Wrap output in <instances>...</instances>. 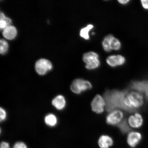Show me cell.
<instances>
[{
  "label": "cell",
  "mask_w": 148,
  "mask_h": 148,
  "mask_svg": "<svg viewBox=\"0 0 148 148\" xmlns=\"http://www.w3.org/2000/svg\"><path fill=\"white\" fill-rule=\"evenodd\" d=\"M126 90H108L104 94L106 110L108 112L116 108L123 109L129 112L125 104V99L127 94Z\"/></svg>",
  "instance_id": "cell-1"
},
{
  "label": "cell",
  "mask_w": 148,
  "mask_h": 148,
  "mask_svg": "<svg viewBox=\"0 0 148 148\" xmlns=\"http://www.w3.org/2000/svg\"><path fill=\"white\" fill-rule=\"evenodd\" d=\"M143 99L141 94L136 92H131L127 94L125 104L129 112L136 111L143 104Z\"/></svg>",
  "instance_id": "cell-2"
},
{
  "label": "cell",
  "mask_w": 148,
  "mask_h": 148,
  "mask_svg": "<svg viewBox=\"0 0 148 148\" xmlns=\"http://www.w3.org/2000/svg\"><path fill=\"white\" fill-rule=\"evenodd\" d=\"M83 60L86 64L87 69L92 70L97 69L100 65L99 55L94 51L85 53L83 56Z\"/></svg>",
  "instance_id": "cell-3"
},
{
  "label": "cell",
  "mask_w": 148,
  "mask_h": 148,
  "mask_svg": "<svg viewBox=\"0 0 148 148\" xmlns=\"http://www.w3.org/2000/svg\"><path fill=\"white\" fill-rule=\"evenodd\" d=\"M102 45L104 50L109 52L112 50H119L121 47V43L118 39L110 34L103 38Z\"/></svg>",
  "instance_id": "cell-4"
},
{
  "label": "cell",
  "mask_w": 148,
  "mask_h": 148,
  "mask_svg": "<svg viewBox=\"0 0 148 148\" xmlns=\"http://www.w3.org/2000/svg\"><path fill=\"white\" fill-rule=\"evenodd\" d=\"M92 88L91 83L88 81L78 79H75L72 83L70 88L74 93L79 94L83 92L90 89Z\"/></svg>",
  "instance_id": "cell-5"
},
{
  "label": "cell",
  "mask_w": 148,
  "mask_h": 148,
  "mask_svg": "<svg viewBox=\"0 0 148 148\" xmlns=\"http://www.w3.org/2000/svg\"><path fill=\"white\" fill-rule=\"evenodd\" d=\"M52 68V65L50 61L45 59H41L36 62L35 69L39 75H43L51 70Z\"/></svg>",
  "instance_id": "cell-6"
},
{
  "label": "cell",
  "mask_w": 148,
  "mask_h": 148,
  "mask_svg": "<svg viewBox=\"0 0 148 148\" xmlns=\"http://www.w3.org/2000/svg\"><path fill=\"white\" fill-rule=\"evenodd\" d=\"M91 106L93 112L97 114L101 113L106 106L105 100L101 95H96L92 102Z\"/></svg>",
  "instance_id": "cell-7"
},
{
  "label": "cell",
  "mask_w": 148,
  "mask_h": 148,
  "mask_svg": "<svg viewBox=\"0 0 148 148\" xmlns=\"http://www.w3.org/2000/svg\"><path fill=\"white\" fill-rule=\"evenodd\" d=\"M130 86L133 89L145 94L148 100V80L134 81L131 83Z\"/></svg>",
  "instance_id": "cell-8"
},
{
  "label": "cell",
  "mask_w": 148,
  "mask_h": 148,
  "mask_svg": "<svg viewBox=\"0 0 148 148\" xmlns=\"http://www.w3.org/2000/svg\"><path fill=\"white\" fill-rule=\"evenodd\" d=\"M106 61L108 65L111 67H115L124 64L125 59L121 55H112L107 57Z\"/></svg>",
  "instance_id": "cell-9"
},
{
  "label": "cell",
  "mask_w": 148,
  "mask_h": 148,
  "mask_svg": "<svg viewBox=\"0 0 148 148\" xmlns=\"http://www.w3.org/2000/svg\"><path fill=\"white\" fill-rule=\"evenodd\" d=\"M123 117V113L118 110H114L107 116L106 122L111 125H115L119 123Z\"/></svg>",
  "instance_id": "cell-10"
},
{
  "label": "cell",
  "mask_w": 148,
  "mask_h": 148,
  "mask_svg": "<svg viewBox=\"0 0 148 148\" xmlns=\"http://www.w3.org/2000/svg\"><path fill=\"white\" fill-rule=\"evenodd\" d=\"M142 138V135L140 133L136 132H131L127 136V143L131 147H135L140 143Z\"/></svg>",
  "instance_id": "cell-11"
},
{
  "label": "cell",
  "mask_w": 148,
  "mask_h": 148,
  "mask_svg": "<svg viewBox=\"0 0 148 148\" xmlns=\"http://www.w3.org/2000/svg\"><path fill=\"white\" fill-rule=\"evenodd\" d=\"M52 104L57 110H62L66 106V101L65 98L62 95H57L53 99Z\"/></svg>",
  "instance_id": "cell-12"
},
{
  "label": "cell",
  "mask_w": 148,
  "mask_h": 148,
  "mask_svg": "<svg viewBox=\"0 0 148 148\" xmlns=\"http://www.w3.org/2000/svg\"><path fill=\"white\" fill-rule=\"evenodd\" d=\"M143 119L140 114H136L131 116L129 119V123L131 126L134 128H138L141 127L143 124Z\"/></svg>",
  "instance_id": "cell-13"
},
{
  "label": "cell",
  "mask_w": 148,
  "mask_h": 148,
  "mask_svg": "<svg viewBox=\"0 0 148 148\" xmlns=\"http://www.w3.org/2000/svg\"><path fill=\"white\" fill-rule=\"evenodd\" d=\"M98 144L101 148H109L113 144V140L110 136L103 135L99 138Z\"/></svg>",
  "instance_id": "cell-14"
},
{
  "label": "cell",
  "mask_w": 148,
  "mask_h": 148,
  "mask_svg": "<svg viewBox=\"0 0 148 148\" xmlns=\"http://www.w3.org/2000/svg\"><path fill=\"white\" fill-rule=\"evenodd\" d=\"M17 34V30L15 27L12 25L7 27L3 31V35L5 38L12 40L15 38Z\"/></svg>",
  "instance_id": "cell-15"
},
{
  "label": "cell",
  "mask_w": 148,
  "mask_h": 148,
  "mask_svg": "<svg viewBox=\"0 0 148 148\" xmlns=\"http://www.w3.org/2000/svg\"><path fill=\"white\" fill-rule=\"evenodd\" d=\"M44 121L48 126L53 127L57 125L58 123V119L55 114H49L45 116Z\"/></svg>",
  "instance_id": "cell-16"
},
{
  "label": "cell",
  "mask_w": 148,
  "mask_h": 148,
  "mask_svg": "<svg viewBox=\"0 0 148 148\" xmlns=\"http://www.w3.org/2000/svg\"><path fill=\"white\" fill-rule=\"evenodd\" d=\"M94 27V25L92 24H89L86 26L81 29L79 32V35L81 38L86 40H89L90 31Z\"/></svg>",
  "instance_id": "cell-17"
},
{
  "label": "cell",
  "mask_w": 148,
  "mask_h": 148,
  "mask_svg": "<svg viewBox=\"0 0 148 148\" xmlns=\"http://www.w3.org/2000/svg\"><path fill=\"white\" fill-rule=\"evenodd\" d=\"M8 44L4 39L1 38L0 40V53L1 54H4L8 50Z\"/></svg>",
  "instance_id": "cell-18"
},
{
  "label": "cell",
  "mask_w": 148,
  "mask_h": 148,
  "mask_svg": "<svg viewBox=\"0 0 148 148\" xmlns=\"http://www.w3.org/2000/svg\"><path fill=\"white\" fill-rule=\"evenodd\" d=\"M118 127L121 132L123 134H125L129 132L130 130V128L125 120H124L120 123L118 125Z\"/></svg>",
  "instance_id": "cell-19"
},
{
  "label": "cell",
  "mask_w": 148,
  "mask_h": 148,
  "mask_svg": "<svg viewBox=\"0 0 148 148\" xmlns=\"http://www.w3.org/2000/svg\"><path fill=\"white\" fill-rule=\"evenodd\" d=\"M0 20H3L6 22L8 26L11 25L12 21L11 18L5 16V14L2 12H1L0 13Z\"/></svg>",
  "instance_id": "cell-20"
},
{
  "label": "cell",
  "mask_w": 148,
  "mask_h": 148,
  "mask_svg": "<svg viewBox=\"0 0 148 148\" xmlns=\"http://www.w3.org/2000/svg\"><path fill=\"white\" fill-rule=\"evenodd\" d=\"M0 114H1V116H0V120L1 121H5L7 118V112L3 108L1 107V109H0Z\"/></svg>",
  "instance_id": "cell-21"
},
{
  "label": "cell",
  "mask_w": 148,
  "mask_h": 148,
  "mask_svg": "<svg viewBox=\"0 0 148 148\" xmlns=\"http://www.w3.org/2000/svg\"><path fill=\"white\" fill-rule=\"evenodd\" d=\"M12 148H28L27 146L25 143L23 142L19 141L16 142L14 144Z\"/></svg>",
  "instance_id": "cell-22"
},
{
  "label": "cell",
  "mask_w": 148,
  "mask_h": 148,
  "mask_svg": "<svg viewBox=\"0 0 148 148\" xmlns=\"http://www.w3.org/2000/svg\"><path fill=\"white\" fill-rule=\"evenodd\" d=\"M9 26L8 24L5 20H0V28L1 29H4L5 28Z\"/></svg>",
  "instance_id": "cell-23"
},
{
  "label": "cell",
  "mask_w": 148,
  "mask_h": 148,
  "mask_svg": "<svg viewBox=\"0 0 148 148\" xmlns=\"http://www.w3.org/2000/svg\"><path fill=\"white\" fill-rule=\"evenodd\" d=\"M141 3L144 8L148 9V0H142Z\"/></svg>",
  "instance_id": "cell-24"
},
{
  "label": "cell",
  "mask_w": 148,
  "mask_h": 148,
  "mask_svg": "<svg viewBox=\"0 0 148 148\" xmlns=\"http://www.w3.org/2000/svg\"><path fill=\"white\" fill-rule=\"evenodd\" d=\"M1 148H10V145L8 142H2L1 144Z\"/></svg>",
  "instance_id": "cell-25"
},
{
  "label": "cell",
  "mask_w": 148,
  "mask_h": 148,
  "mask_svg": "<svg viewBox=\"0 0 148 148\" xmlns=\"http://www.w3.org/2000/svg\"><path fill=\"white\" fill-rule=\"evenodd\" d=\"M130 1L129 0H119L118 1L120 4L122 5H125L128 3Z\"/></svg>",
  "instance_id": "cell-26"
}]
</instances>
